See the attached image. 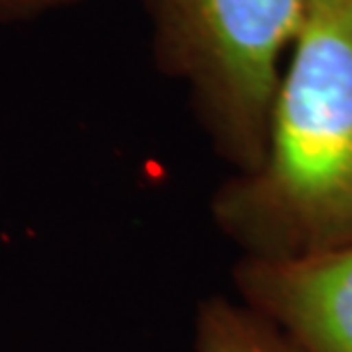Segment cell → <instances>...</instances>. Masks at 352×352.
<instances>
[{
    "instance_id": "cell-1",
    "label": "cell",
    "mask_w": 352,
    "mask_h": 352,
    "mask_svg": "<svg viewBox=\"0 0 352 352\" xmlns=\"http://www.w3.org/2000/svg\"><path fill=\"white\" fill-rule=\"evenodd\" d=\"M243 256L352 243V0L311 7L281 72L265 156L210 199Z\"/></svg>"
},
{
    "instance_id": "cell-2",
    "label": "cell",
    "mask_w": 352,
    "mask_h": 352,
    "mask_svg": "<svg viewBox=\"0 0 352 352\" xmlns=\"http://www.w3.org/2000/svg\"><path fill=\"white\" fill-rule=\"evenodd\" d=\"M146 10L158 65L186 82L215 151L236 174L256 170L309 0H146Z\"/></svg>"
},
{
    "instance_id": "cell-3",
    "label": "cell",
    "mask_w": 352,
    "mask_h": 352,
    "mask_svg": "<svg viewBox=\"0 0 352 352\" xmlns=\"http://www.w3.org/2000/svg\"><path fill=\"white\" fill-rule=\"evenodd\" d=\"M234 286L300 352H352V243L286 258L241 256Z\"/></svg>"
},
{
    "instance_id": "cell-4",
    "label": "cell",
    "mask_w": 352,
    "mask_h": 352,
    "mask_svg": "<svg viewBox=\"0 0 352 352\" xmlns=\"http://www.w3.org/2000/svg\"><path fill=\"white\" fill-rule=\"evenodd\" d=\"M197 352H300L261 314L241 300L208 298L195 318Z\"/></svg>"
},
{
    "instance_id": "cell-5",
    "label": "cell",
    "mask_w": 352,
    "mask_h": 352,
    "mask_svg": "<svg viewBox=\"0 0 352 352\" xmlns=\"http://www.w3.org/2000/svg\"><path fill=\"white\" fill-rule=\"evenodd\" d=\"M78 3L82 0H0V19H30Z\"/></svg>"
},
{
    "instance_id": "cell-6",
    "label": "cell",
    "mask_w": 352,
    "mask_h": 352,
    "mask_svg": "<svg viewBox=\"0 0 352 352\" xmlns=\"http://www.w3.org/2000/svg\"><path fill=\"white\" fill-rule=\"evenodd\" d=\"M336 3H346V0H309V10L320 5H336Z\"/></svg>"
}]
</instances>
